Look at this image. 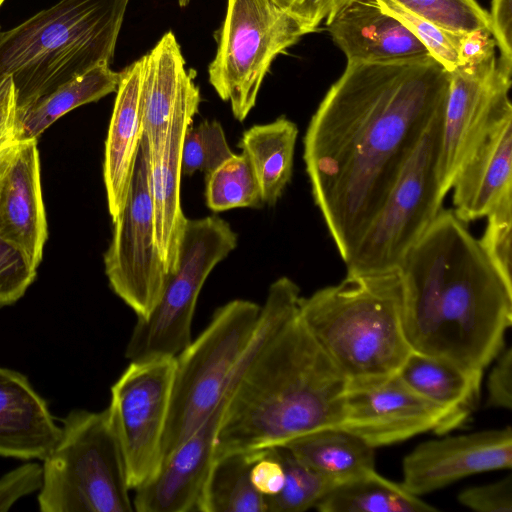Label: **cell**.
Returning a JSON list of instances; mask_svg holds the SVG:
<instances>
[{"label": "cell", "mask_w": 512, "mask_h": 512, "mask_svg": "<svg viewBox=\"0 0 512 512\" xmlns=\"http://www.w3.org/2000/svg\"><path fill=\"white\" fill-rule=\"evenodd\" d=\"M458 501L477 512H511L512 477L508 475L497 482L467 488L459 493Z\"/></svg>", "instance_id": "38"}, {"label": "cell", "mask_w": 512, "mask_h": 512, "mask_svg": "<svg viewBox=\"0 0 512 512\" xmlns=\"http://www.w3.org/2000/svg\"><path fill=\"white\" fill-rule=\"evenodd\" d=\"M449 81L431 55L347 64L313 114L303 159L315 204L344 262L444 110Z\"/></svg>", "instance_id": "1"}, {"label": "cell", "mask_w": 512, "mask_h": 512, "mask_svg": "<svg viewBox=\"0 0 512 512\" xmlns=\"http://www.w3.org/2000/svg\"><path fill=\"white\" fill-rule=\"evenodd\" d=\"M305 34L271 0H227L208 77L218 96L230 103L235 119H246L273 60Z\"/></svg>", "instance_id": "10"}, {"label": "cell", "mask_w": 512, "mask_h": 512, "mask_svg": "<svg viewBox=\"0 0 512 512\" xmlns=\"http://www.w3.org/2000/svg\"><path fill=\"white\" fill-rule=\"evenodd\" d=\"M377 1L384 10L400 20L448 72L460 66L458 41L462 32L445 30L411 13L392 0Z\"/></svg>", "instance_id": "34"}, {"label": "cell", "mask_w": 512, "mask_h": 512, "mask_svg": "<svg viewBox=\"0 0 512 512\" xmlns=\"http://www.w3.org/2000/svg\"><path fill=\"white\" fill-rule=\"evenodd\" d=\"M486 217L485 231L478 240L502 277L512 285V195L501 200Z\"/></svg>", "instance_id": "35"}, {"label": "cell", "mask_w": 512, "mask_h": 512, "mask_svg": "<svg viewBox=\"0 0 512 512\" xmlns=\"http://www.w3.org/2000/svg\"><path fill=\"white\" fill-rule=\"evenodd\" d=\"M444 418L442 408L396 374L377 385L347 390L339 427L376 448L429 430L439 434Z\"/></svg>", "instance_id": "14"}, {"label": "cell", "mask_w": 512, "mask_h": 512, "mask_svg": "<svg viewBox=\"0 0 512 512\" xmlns=\"http://www.w3.org/2000/svg\"><path fill=\"white\" fill-rule=\"evenodd\" d=\"M234 153L230 149L222 125L216 120H204L190 126L182 148V173L205 175L215 170Z\"/></svg>", "instance_id": "32"}, {"label": "cell", "mask_w": 512, "mask_h": 512, "mask_svg": "<svg viewBox=\"0 0 512 512\" xmlns=\"http://www.w3.org/2000/svg\"><path fill=\"white\" fill-rule=\"evenodd\" d=\"M325 22L347 64L430 55L421 41L377 0H347Z\"/></svg>", "instance_id": "18"}, {"label": "cell", "mask_w": 512, "mask_h": 512, "mask_svg": "<svg viewBox=\"0 0 512 512\" xmlns=\"http://www.w3.org/2000/svg\"><path fill=\"white\" fill-rule=\"evenodd\" d=\"M61 428L26 376L0 368V455L43 460Z\"/></svg>", "instance_id": "22"}, {"label": "cell", "mask_w": 512, "mask_h": 512, "mask_svg": "<svg viewBox=\"0 0 512 512\" xmlns=\"http://www.w3.org/2000/svg\"><path fill=\"white\" fill-rule=\"evenodd\" d=\"M119 81L120 72L113 71L108 63H101L60 85L34 103L17 109L18 141L37 139L67 112L116 92Z\"/></svg>", "instance_id": "26"}, {"label": "cell", "mask_w": 512, "mask_h": 512, "mask_svg": "<svg viewBox=\"0 0 512 512\" xmlns=\"http://www.w3.org/2000/svg\"><path fill=\"white\" fill-rule=\"evenodd\" d=\"M445 109V108H444ZM444 110L431 122L349 259L347 274L400 269L442 210L438 162Z\"/></svg>", "instance_id": "8"}, {"label": "cell", "mask_w": 512, "mask_h": 512, "mask_svg": "<svg viewBox=\"0 0 512 512\" xmlns=\"http://www.w3.org/2000/svg\"><path fill=\"white\" fill-rule=\"evenodd\" d=\"M5 1H6V0H0V8H1V6L4 4V2H5Z\"/></svg>", "instance_id": "46"}, {"label": "cell", "mask_w": 512, "mask_h": 512, "mask_svg": "<svg viewBox=\"0 0 512 512\" xmlns=\"http://www.w3.org/2000/svg\"><path fill=\"white\" fill-rule=\"evenodd\" d=\"M141 59L139 105L150 151L165 142L180 105L199 90L185 67L180 45L169 31Z\"/></svg>", "instance_id": "21"}, {"label": "cell", "mask_w": 512, "mask_h": 512, "mask_svg": "<svg viewBox=\"0 0 512 512\" xmlns=\"http://www.w3.org/2000/svg\"><path fill=\"white\" fill-rule=\"evenodd\" d=\"M175 357L131 361L111 387L107 407L135 490L150 481L163 462Z\"/></svg>", "instance_id": "12"}, {"label": "cell", "mask_w": 512, "mask_h": 512, "mask_svg": "<svg viewBox=\"0 0 512 512\" xmlns=\"http://www.w3.org/2000/svg\"><path fill=\"white\" fill-rule=\"evenodd\" d=\"M283 445L300 461L340 483L375 470V448L340 427L317 429Z\"/></svg>", "instance_id": "27"}, {"label": "cell", "mask_w": 512, "mask_h": 512, "mask_svg": "<svg viewBox=\"0 0 512 512\" xmlns=\"http://www.w3.org/2000/svg\"><path fill=\"white\" fill-rule=\"evenodd\" d=\"M34 268L13 245L0 237V307L19 300L36 277Z\"/></svg>", "instance_id": "36"}, {"label": "cell", "mask_w": 512, "mask_h": 512, "mask_svg": "<svg viewBox=\"0 0 512 512\" xmlns=\"http://www.w3.org/2000/svg\"><path fill=\"white\" fill-rule=\"evenodd\" d=\"M449 76L438 162L445 195L459 167L488 129L512 113V72L498 64L496 55L478 65L459 66Z\"/></svg>", "instance_id": "13"}, {"label": "cell", "mask_w": 512, "mask_h": 512, "mask_svg": "<svg viewBox=\"0 0 512 512\" xmlns=\"http://www.w3.org/2000/svg\"><path fill=\"white\" fill-rule=\"evenodd\" d=\"M397 375L417 394L444 410L439 431L443 434L462 425L476 407L483 371L412 351Z\"/></svg>", "instance_id": "24"}, {"label": "cell", "mask_w": 512, "mask_h": 512, "mask_svg": "<svg viewBox=\"0 0 512 512\" xmlns=\"http://www.w3.org/2000/svg\"><path fill=\"white\" fill-rule=\"evenodd\" d=\"M400 269L347 274L301 297L298 315L347 383V390L396 375L412 352L402 329Z\"/></svg>", "instance_id": "4"}, {"label": "cell", "mask_w": 512, "mask_h": 512, "mask_svg": "<svg viewBox=\"0 0 512 512\" xmlns=\"http://www.w3.org/2000/svg\"><path fill=\"white\" fill-rule=\"evenodd\" d=\"M261 305L244 299L217 308L205 329L175 357L163 461L216 409L239 370ZM163 463V462H162Z\"/></svg>", "instance_id": "7"}, {"label": "cell", "mask_w": 512, "mask_h": 512, "mask_svg": "<svg viewBox=\"0 0 512 512\" xmlns=\"http://www.w3.org/2000/svg\"><path fill=\"white\" fill-rule=\"evenodd\" d=\"M128 1L60 0L0 31V85L12 78L17 109L98 64H110Z\"/></svg>", "instance_id": "5"}, {"label": "cell", "mask_w": 512, "mask_h": 512, "mask_svg": "<svg viewBox=\"0 0 512 512\" xmlns=\"http://www.w3.org/2000/svg\"><path fill=\"white\" fill-rule=\"evenodd\" d=\"M278 8L300 23L308 33L329 19L347 0H271Z\"/></svg>", "instance_id": "41"}, {"label": "cell", "mask_w": 512, "mask_h": 512, "mask_svg": "<svg viewBox=\"0 0 512 512\" xmlns=\"http://www.w3.org/2000/svg\"><path fill=\"white\" fill-rule=\"evenodd\" d=\"M17 102L10 76L0 85V186L16 156L19 143L16 136Z\"/></svg>", "instance_id": "37"}, {"label": "cell", "mask_w": 512, "mask_h": 512, "mask_svg": "<svg viewBox=\"0 0 512 512\" xmlns=\"http://www.w3.org/2000/svg\"><path fill=\"white\" fill-rule=\"evenodd\" d=\"M250 479L256 491L266 499L280 492L285 472L274 447L255 450Z\"/></svg>", "instance_id": "40"}, {"label": "cell", "mask_w": 512, "mask_h": 512, "mask_svg": "<svg viewBox=\"0 0 512 512\" xmlns=\"http://www.w3.org/2000/svg\"><path fill=\"white\" fill-rule=\"evenodd\" d=\"M149 163L150 147L143 134L128 198L113 222L104 254L111 289L137 319L147 317L158 304L169 276L156 245Z\"/></svg>", "instance_id": "11"}, {"label": "cell", "mask_w": 512, "mask_h": 512, "mask_svg": "<svg viewBox=\"0 0 512 512\" xmlns=\"http://www.w3.org/2000/svg\"><path fill=\"white\" fill-rule=\"evenodd\" d=\"M490 30L499 49L498 64L512 72V0H492Z\"/></svg>", "instance_id": "42"}, {"label": "cell", "mask_w": 512, "mask_h": 512, "mask_svg": "<svg viewBox=\"0 0 512 512\" xmlns=\"http://www.w3.org/2000/svg\"><path fill=\"white\" fill-rule=\"evenodd\" d=\"M43 483V467L38 463H26L0 478V512L7 511L21 497L40 490Z\"/></svg>", "instance_id": "39"}, {"label": "cell", "mask_w": 512, "mask_h": 512, "mask_svg": "<svg viewBox=\"0 0 512 512\" xmlns=\"http://www.w3.org/2000/svg\"><path fill=\"white\" fill-rule=\"evenodd\" d=\"M512 466V430H485L429 440L403 460L402 485L420 496L461 478Z\"/></svg>", "instance_id": "15"}, {"label": "cell", "mask_w": 512, "mask_h": 512, "mask_svg": "<svg viewBox=\"0 0 512 512\" xmlns=\"http://www.w3.org/2000/svg\"><path fill=\"white\" fill-rule=\"evenodd\" d=\"M0 237L38 268L48 237L37 139L20 141L0 186Z\"/></svg>", "instance_id": "19"}, {"label": "cell", "mask_w": 512, "mask_h": 512, "mask_svg": "<svg viewBox=\"0 0 512 512\" xmlns=\"http://www.w3.org/2000/svg\"><path fill=\"white\" fill-rule=\"evenodd\" d=\"M253 451H236L214 458L205 481L199 512H267V500L253 487Z\"/></svg>", "instance_id": "29"}, {"label": "cell", "mask_w": 512, "mask_h": 512, "mask_svg": "<svg viewBox=\"0 0 512 512\" xmlns=\"http://www.w3.org/2000/svg\"><path fill=\"white\" fill-rule=\"evenodd\" d=\"M496 42L489 28L462 32L458 41L460 66H474L495 56Z\"/></svg>", "instance_id": "44"}, {"label": "cell", "mask_w": 512, "mask_h": 512, "mask_svg": "<svg viewBox=\"0 0 512 512\" xmlns=\"http://www.w3.org/2000/svg\"><path fill=\"white\" fill-rule=\"evenodd\" d=\"M205 184L206 205L213 212L263 204L253 167L243 152L233 154L205 175Z\"/></svg>", "instance_id": "30"}, {"label": "cell", "mask_w": 512, "mask_h": 512, "mask_svg": "<svg viewBox=\"0 0 512 512\" xmlns=\"http://www.w3.org/2000/svg\"><path fill=\"white\" fill-rule=\"evenodd\" d=\"M451 189L463 222L486 217L512 195V113L492 125L459 167Z\"/></svg>", "instance_id": "20"}, {"label": "cell", "mask_w": 512, "mask_h": 512, "mask_svg": "<svg viewBox=\"0 0 512 512\" xmlns=\"http://www.w3.org/2000/svg\"><path fill=\"white\" fill-rule=\"evenodd\" d=\"M297 136L296 124L285 116L243 132L239 147L251 162L263 204L275 205L290 182Z\"/></svg>", "instance_id": "25"}, {"label": "cell", "mask_w": 512, "mask_h": 512, "mask_svg": "<svg viewBox=\"0 0 512 512\" xmlns=\"http://www.w3.org/2000/svg\"><path fill=\"white\" fill-rule=\"evenodd\" d=\"M232 382L221 402L200 427L163 461L158 473L150 481L134 490V511L199 512L203 487L214 461L217 432Z\"/></svg>", "instance_id": "16"}, {"label": "cell", "mask_w": 512, "mask_h": 512, "mask_svg": "<svg viewBox=\"0 0 512 512\" xmlns=\"http://www.w3.org/2000/svg\"><path fill=\"white\" fill-rule=\"evenodd\" d=\"M320 512H435L437 508L375 470L332 488L315 506Z\"/></svg>", "instance_id": "28"}, {"label": "cell", "mask_w": 512, "mask_h": 512, "mask_svg": "<svg viewBox=\"0 0 512 512\" xmlns=\"http://www.w3.org/2000/svg\"><path fill=\"white\" fill-rule=\"evenodd\" d=\"M487 382V402L490 408L510 410L512 407V349H502Z\"/></svg>", "instance_id": "43"}, {"label": "cell", "mask_w": 512, "mask_h": 512, "mask_svg": "<svg viewBox=\"0 0 512 512\" xmlns=\"http://www.w3.org/2000/svg\"><path fill=\"white\" fill-rule=\"evenodd\" d=\"M300 299L288 277L270 285L221 418L214 458L340 426L347 383L300 319Z\"/></svg>", "instance_id": "2"}, {"label": "cell", "mask_w": 512, "mask_h": 512, "mask_svg": "<svg viewBox=\"0 0 512 512\" xmlns=\"http://www.w3.org/2000/svg\"><path fill=\"white\" fill-rule=\"evenodd\" d=\"M200 100V90H197L180 105L165 142L158 150L150 151L149 179L156 245L168 274L176 269L187 222L180 197L182 148Z\"/></svg>", "instance_id": "17"}, {"label": "cell", "mask_w": 512, "mask_h": 512, "mask_svg": "<svg viewBox=\"0 0 512 512\" xmlns=\"http://www.w3.org/2000/svg\"><path fill=\"white\" fill-rule=\"evenodd\" d=\"M42 467V512L134 511L124 457L107 408L71 411Z\"/></svg>", "instance_id": "6"}, {"label": "cell", "mask_w": 512, "mask_h": 512, "mask_svg": "<svg viewBox=\"0 0 512 512\" xmlns=\"http://www.w3.org/2000/svg\"><path fill=\"white\" fill-rule=\"evenodd\" d=\"M140 80L141 59L120 72L105 142L103 177L112 222L121 214L128 198L143 135L139 105Z\"/></svg>", "instance_id": "23"}, {"label": "cell", "mask_w": 512, "mask_h": 512, "mask_svg": "<svg viewBox=\"0 0 512 512\" xmlns=\"http://www.w3.org/2000/svg\"><path fill=\"white\" fill-rule=\"evenodd\" d=\"M411 13L449 31L489 28V14L475 0H392Z\"/></svg>", "instance_id": "33"}, {"label": "cell", "mask_w": 512, "mask_h": 512, "mask_svg": "<svg viewBox=\"0 0 512 512\" xmlns=\"http://www.w3.org/2000/svg\"><path fill=\"white\" fill-rule=\"evenodd\" d=\"M190 0H178L180 7H186L189 4Z\"/></svg>", "instance_id": "45"}, {"label": "cell", "mask_w": 512, "mask_h": 512, "mask_svg": "<svg viewBox=\"0 0 512 512\" xmlns=\"http://www.w3.org/2000/svg\"><path fill=\"white\" fill-rule=\"evenodd\" d=\"M400 271L401 323L412 351L484 371L512 324V285L465 222L442 209Z\"/></svg>", "instance_id": "3"}, {"label": "cell", "mask_w": 512, "mask_h": 512, "mask_svg": "<svg viewBox=\"0 0 512 512\" xmlns=\"http://www.w3.org/2000/svg\"><path fill=\"white\" fill-rule=\"evenodd\" d=\"M236 246L237 234L222 218L187 219L176 269L158 304L134 325L125 350L129 362L176 357L191 342L200 291L214 267Z\"/></svg>", "instance_id": "9"}, {"label": "cell", "mask_w": 512, "mask_h": 512, "mask_svg": "<svg viewBox=\"0 0 512 512\" xmlns=\"http://www.w3.org/2000/svg\"><path fill=\"white\" fill-rule=\"evenodd\" d=\"M283 465L285 479L282 489L267 498V512H302L316 504L340 484L300 461L286 445L273 446Z\"/></svg>", "instance_id": "31"}]
</instances>
